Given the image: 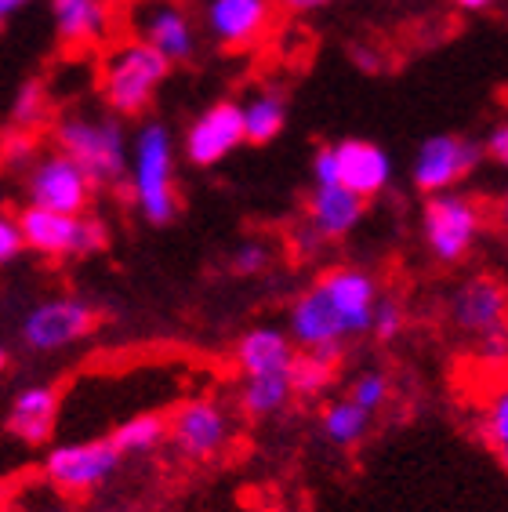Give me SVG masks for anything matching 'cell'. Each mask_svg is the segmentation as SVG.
Returning <instances> with one entry per match:
<instances>
[{
  "mask_svg": "<svg viewBox=\"0 0 508 512\" xmlns=\"http://www.w3.org/2000/svg\"><path fill=\"white\" fill-rule=\"evenodd\" d=\"M381 302L378 280L367 269H331L309 284L287 309V335L298 349H338L371 335L374 309Z\"/></svg>",
  "mask_w": 508,
  "mask_h": 512,
  "instance_id": "obj_1",
  "label": "cell"
},
{
  "mask_svg": "<svg viewBox=\"0 0 508 512\" xmlns=\"http://www.w3.org/2000/svg\"><path fill=\"white\" fill-rule=\"evenodd\" d=\"M131 204L149 226H171L178 218L175 182V138L164 120H142L131 135V171H127Z\"/></svg>",
  "mask_w": 508,
  "mask_h": 512,
  "instance_id": "obj_2",
  "label": "cell"
},
{
  "mask_svg": "<svg viewBox=\"0 0 508 512\" xmlns=\"http://www.w3.org/2000/svg\"><path fill=\"white\" fill-rule=\"evenodd\" d=\"M55 146L88 171L95 186H120L131 171V146H127L124 124L106 113H84L73 109L55 124Z\"/></svg>",
  "mask_w": 508,
  "mask_h": 512,
  "instance_id": "obj_3",
  "label": "cell"
},
{
  "mask_svg": "<svg viewBox=\"0 0 508 512\" xmlns=\"http://www.w3.org/2000/svg\"><path fill=\"white\" fill-rule=\"evenodd\" d=\"M171 73V62L157 48H149L142 40H120L117 48L106 51L102 73H98V88L102 99L120 117H142L153 99H157L160 84Z\"/></svg>",
  "mask_w": 508,
  "mask_h": 512,
  "instance_id": "obj_4",
  "label": "cell"
},
{
  "mask_svg": "<svg viewBox=\"0 0 508 512\" xmlns=\"http://www.w3.org/2000/svg\"><path fill=\"white\" fill-rule=\"evenodd\" d=\"M95 309L80 295H48L33 302L19 320V345L26 353H66L95 331Z\"/></svg>",
  "mask_w": 508,
  "mask_h": 512,
  "instance_id": "obj_5",
  "label": "cell"
},
{
  "mask_svg": "<svg viewBox=\"0 0 508 512\" xmlns=\"http://www.w3.org/2000/svg\"><path fill=\"white\" fill-rule=\"evenodd\" d=\"M22 189H26V204L62 211V215H84L95 197V182L77 160L66 157L59 146L37 157L22 168Z\"/></svg>",
  "mask_w": 508,
  "mask_h": 512,
  "instance_id": "obj_6",
  "label": "cell"
},
{
  "mask_svg": "<svg viewBox=\"0 0 508 512\" xmlns=\"http://www.w3.org/2000/svg\"><path fill=\"white\" fill-rule=\"evenodd\" d=\"M26 251L44 258H84L106 247V226L88 215H62L48 207L26 204L19 211Z\"/></svg>",
  "mask_w": 508,
  "mask_h": 512,
  "instance_id": "obj_7",
  "label": "cell"
},
{
  "mask_svg": "<svg viewBox=\"0 0 508 512\" xmlns=\"http://www.w3.org/2000/svg\"><path fill=\"white\" fill-rule=\"evenodd\" d=\"M479 229H483L479 204L458 189L436 193L421 207V237H425V247L436 262H447V266L461 262L476 247Z\"/></svg>",
  "mask_w": 508,
  "mask_h": 512,
  "instance_id": "obj_8",
  "label": "cell"
},
{
  "mask_svg": "<svg viewBox=\"0 0 508 512\" xmlns=\"http://www.w3.org/2000/svg\"><path fill=\"white\" fill-rule=\"evenodd\" d=\"M120 458L124 451L113 444V436L55 444L44 454V480L62 494H91L117 476Z\"/></svg>",
  "mask_w": 508,
  "mask_h": 512,
  "instance_id": "obj_9",
  "label": "cell"
},
{
  "mask_svg": "<svg viewBox=\"0 0 508 512\" xmlns=\"http://www.w3.org/2000/svg\"><path fill=\"white\" fill-rule=\"evenodd\" d=\"M447 324L476 345L508 335V291L494 276H469L447 298Z\"/></svg>",
  "mask_w": 508,
  "mask_h": 512,
  "instance_id": "obj_10",
  "label": "cell"
},
{
  "mask_svg": "<svg viewBox=\"0 0 508 512\" xmlns=\"http://www.w3.org/2000/svg\"><path fill=\"white\" fill-rule=\"evenodd\" d=\"M487 157L479 142L461 135H429L418 146L411 160V182L418 193L436 197V193H450V189L465 182L472 171L479 168V160Z\"/></svg>",
  "mask_w": 508,
  "mask_h": 512,
  "instance_id": "obj_11",
  "label": "cell"
},
{
  "mask_svg": "<svg viewBox=\"0 0 508 512\" xmlns=\"http://www.w3.org/2000/svg\"><path fill=\"white\" fill-rule=\"evenodd\" d=\"M171 433H167V444L175 447L178 458L186 462H211L229 447L233 440V418L218 400H186L171 418Z\"/></svg>",
  "mask_w": 508,
  "mask_h": 512,
  "instance_id": "obj_12",
  "label": "cell"
},
{
  "mask_svg": "<svg viewBox=\"0 0 508 512\" xmlns=\"http://www.w3.org/2000/svg\"><path fill=\"white\" fill-rule=\"evenodd\" d=\"M127 26L135 40L157 48L171 66L189 62L196 55V26L178 0H135Z\"/></svg>",
  "mask_w": 508,
  "mask_h": 512,
  "instance_id": "obj_13",
  "label": "cell"
},
{
  "mask_svg": "<svg viewBox=\"0 0 508 512\" xmlns=\"http://www.w3.org/2000/svg\"><path fill=\"white\" fill-rule=\"evenodd\" d=\"M244 142H247V131H244V109H240V102H215V106H207L186 128V138H182L186 160L193 168H215V164H222Z\"/></svg>",
  "mask_w": 508,
  "mask_h": 512,
  "instance_id": "obj_14",
  "label": "cell"
},
{
  "mask_svg": "<svg viewBox=\"0 0 508 512\" xmlns=\"http://www.w3.org/2000/svg\"><path fill=\"white\" fill-rule=\"evenodd\" d=\"M273 0H207L204 30L222 48H247L269 30Z\"/></svg>",
  "mask_w": 508,
  "mask_h": 512,
  "instance_id": "obj_15",
  "label": "cell"
},
{
  "mask_svg": "<svg viewBox=\"0 0 508 512\" xmlns=\"http://www.w3.org/2000/svg\"><path fill=\"white\" fill-rule=\"evenodd\" d=\"M8 433L26 447L48 444L51 433H55V422H59V393L51 385H19L11 393L8 404Z\"/></svg>",
  "mask_w": 508,
  "mask_h": 512,
  "instance_id": "obj_16",
  "label": "cell"
},
{
  "mask_svg": "<svg viewBox=\"0 0 508 512\" xmlns=\"http://www.w3.org/2000/svg\"><path fill=\"white\" fill-rule=\"evenodd\" d=\"M334 157H338L342 186L360 193L363 200H374L389 189L392 160L381 146H374L367 138H342V142H334Z\"/></svg>",
  "mask_w": 508,
  "mask_h": 512,
  "instance_id": "obj_17",
  "label": "cell"
},
{
  "mask_svg": "<svg viewBox=\"0 0 508 512\" xmlns=\"http://www.w3.org/2000/svg\"><path fill=\"white\" fill-rule=\"evenodd\" d=\"M51 26L66 48H98L113 33L109 0H51Z\"/></svg>",
  "mask_w": 508,
  "mask_h": 512,
  "instance_id": "obj_18",
  "label": "cell"
},
{
  "mask_svg": "<svg viewBox=\"0 0 508 512\" xmlns=\"http://www.w3.org/2000/svg\"><path fill=\"white\" fill-rule=\"evenodd\" d=\"M298 360V345L280 327H251L236 342V367L244 378L291 375Z\"/></svg>",
  "mask_w": 508,
  "mask_h": 512,
  "instance_id": "obj_19",
  "label": "cell"
},
{
  "mask_svg": "<svg viewBox=\"0 0 508 512\" xmlns=\"http://www.w3.org/2000/svg\"><path fill=\"white\" fill-rule=\"evenodd\" d=\"M363 211H367V200L360 193H352L345 186H313L309 207H305L309 233L316 240H342L360 226Z\"/></svg>",
  "mask_w": 508,
  "mask_h": 512,
  "instance_id": "obj_20",
  "label": "cell"
},
{
  "mask_svg": "<svg viewBox=\"0 0 508 512\" xmlns=\"http://www.w3.org/2000/svg\"><path fill=\"white\" fill-rule=\"evenodd\" d=\"M244 131H247V142L251 146H265V142H273L287 124V106H284V95L273 88L265 91H251L244 102Z\"/></svg>",
  "mask_w": 508,
  "mask_h": 512,
  "instance_id": "obj_21",
  "label": "cell"
},
{
  "mask_svg": "<svg viewBox=\"0 0 508 512\" xmlns=\"http://www.w3.org/2000/svg\"><path fill=\"white\" fill-rule=\"evenodd\" d=\"M371 411H363L356 400H331L320 411V433L331 447H356L363 436L371 433Z\"/></svg>",
  "mask_w": 508,
  "mask_h": 512,
  "instance_id": "obj_22",
  "label": "cell"
},
{
  "mask_svg": "<svg viewBox=\"0 0 508 512\" xmlns=\"http://www.w3.org/2000/svg\"><path fill=\"white\" fill-rule=\"evenodd\" d=\"M338 349H298V360H294L291 382L294 396L302 400H316L334 385L338 378Z\"/></svg>",
  "mask_w": 508,
  "mask_h": 512,
  "instance_id": "obj_23",
  "label": "cell"
},
{
  "mask_svg": "<svg viewBox=\"0 0 508 512\" xmlns=\"http://www.w3.org/2000/svg\"><path fill=\"white\" fill-rule=\"evenodd\" d=\"M294 396L291 375H262L240 382V411L247 418H273L280 414Z\"/></svg>",
  "mask_w": 508,
  "mask_h": 512,
  "instance_id": "obj_24",
  "label": "cell"
},
{
  "mask_svg": "<svg viewBox=\"0 0 508 512\" xmlns=\"http://www.w3.org/2000/svg\"><path fill=\"white\" fill-rule=\"evenodd\" d=\"M479 433H483L487 447L501 462V469L508 473V375L498 378V382L487 389V396H483V407H479Z\"/></svg>",
  "mask_w": 508,
  "mask_h": 512,
  "instance_id": "obj_25",
  "label": "cell"
},
{
  "mask_svg": "<svg viewBox=\"0 0 508 512\" xmlns=\"http://www.w3.org/2000/svg\"><path fill=\"white\" fill-rule=\"evenodd\" d=\"M167 433H171L167 418L142 411V414L124 418V422L113 429V444L124 454H153L160 444H167Z\"/></svg>",
  "mask_w": 508,
  "mask_h": 512,
  "instance_id": "obj_26",
  "label": "cell"
},
{
  "mask_svg": "<svg viewBox=\"0 0 508 512\" xmlns=\"http://www.w3.org/2000/svg\"><path fill=\"white\" fill-rule=\"evenodd\" d=\"M48 117V95H44V84L40 80H26L15 99H11V128L30 131L37 124H44Z\"/></svg>",
  "mask_w": 508,
  "mask_h": 512,
  "instance_id": "obj_27",
  "label": "cell"
},
{
  "mask_svg": "<svg viewBox=\"0 0 508 512\" xmlns=\"http://www.w3.org/2000/svg\"><path fill=\"white\" fill-rule=\"evenodd\" d=\"M389 396H392V382L385 371H360L349 385V400H356L363 411L371 414H378L381 407L389 404Z\"/></svg>",
  "mask_w": 508,
  "mask_h": 512,
  "instance_id": "obj_28",
  "label": "cell"
},
{
  "mask_svg": "<svg viewBox=\"0 0 508 512\" xmlns=\"http://www.w3.org/2000/svg\"><path fill=\"white\" fill-rule=\"evenodd\" d=\"M229 266H233V273H240V276H258L273 266V251H269L262 240H244V244L233 251Z\"/></svg>",
  "mask_w": 508,
  "mask_h": 512,
  "instance_id": "obj_29",
  "label": "cell"
},
{
  "mask_svg": "<svg viewBox=\"0 0 508 512\" xmlns=\"http://www.w3.org/2000/svg\"><path fill=\"white\" fill-rule=\"evenodd\" d=\"M403 306L396 302V298H385L381 295L378 309H374V324H371V335L378 338V342H392V338H400L403 331Z\"/></svg>",
  "mask_w": 508,
  "mask_h": 512,
  "instance_id": "obj_30",
  "label": "cell"
},
{
  "mask_svg": "<svg viewBox=\"0 0 508 512\" xmlns=\"http://www.w3.org/2000/svg\"><path fill=\"white\" fill-rule=\"evenodd\" d=\"M26 251V237H22L19 215L0 218V262H15Z\"/></svg>",
  "mask_w": 508,
  "mask_h": 512,
  "instance_id": "obj_31",
  "label": "cell"
},
{
  "mask_svg": "<svg viewBox=\"0 0 508 512\" xmlns=\"http://www.w3.org/2000/svg\"><path fill=\"white\" fill-rule=\"evenodd\" d=\"M313 186H342V178H338V157H334V146H320L313 153Z\"/></svg>",
  "mask_w": 508,
  "mask_h": 512,
  "instance_id": "obj_32",
  "label": "cell"
},
{
  "mask_svg": "<svg viewBox=\"0 0 508 512\" xmlns=\"http://www.w3.org/2000/svg\"><path fill=\"white\" fill-rule=\"evenodd\" d=\"M483 153H487V157L494 160L498 168L508 171V120H501L498 128L483 138Z\"/></svg>",
  "mask_w": 508,
  "mask_h": 512,
  "instance_id": "obj_33",
  "label": "cell"
},
{
  "mask_svg": "<svg viewBox=\"0 0 508 512\" xmlns=\"http://www.w3.org/2000/svg\"><path fill=\"white\" fill-rule=\"evenodd\" d=\"M287 11H320V8H327L331 0H280Z\"/></svg>",
  "mask_w": 508,
  "mask_h": 512,
  "instance_id": "obj_34",
  "label": "cell"
},
{
  "mask_svg": "<svg viewBox=\"0 0 508 512\" xmlns=\"http://www.w3.org/2000/svg\"><path fill=\"white\" fill-rule=\"evenodd\" d=\"M26 4H33V0H0V15H4V19H11V15H15V11H22Z\"/></svg>",
  "mask_w": 508,
  "mask_h": 512,
  "instance_id": "obj_35",
  "label": "cell"
},
{
  "mask_svg": "<svg viewBox=\"0 0 508 512\" xmlns=\"http://www.w3.org/2000/svg\"><path fill=\"white\" fill-rule=\"evenodd\" d=\"M458 8H465V11H479V8H490L494 0H454Z\"/></svg>",
  "mask_w": 508,
  "mask_h": 512,
  "instance_id": "obj_36",
  "label": "cell"
},
{
  "mask_svg": "<svg viewBox=\"0 0 508 512\" xmlns=\"http://www.w3.org/2000/svg\"><path fill=\"white\" fill-rule=\"evenodd\" d=\"M498 215H501V222L508 226V189L501 193V204H498Z\"/></svg>",
  "mask_w": 508,
  "mask_h": 512,
  "instance_id": "obj_37",
  "label": "cell"
},
{
  "mask_svg": "<svg viewBox=\"0 0 508 512\" xmlns=\"http://www.w3.org/2000/svg\"><path fill=\"white\" fill-rule=\"evenodd\" d=\"M44 512H73L69 505H51V509H44Z\"/></svg>",
  "mask_w": 508,
  "mask_h": 512,
  "instance_id": "obj_38",
  "label": "cell"
}]
</instances>
